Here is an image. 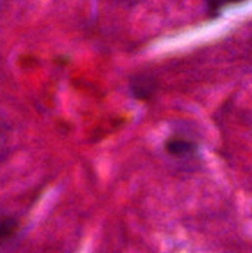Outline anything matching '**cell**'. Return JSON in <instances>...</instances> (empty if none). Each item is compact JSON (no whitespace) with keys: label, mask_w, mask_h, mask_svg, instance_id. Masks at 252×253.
<instances>
[{"label":"cell","mask_w":252,"mask_h":253,"mask_svg":"<svg viewBox=\"0 0 252 253\" xmlns=\"http://www.w3.org/2000/svg\"><path fill=\"white\" fill-rule=\"evenodd\" d=\"M165 150L175 157H186L196 153V145L186 138H171L165 144Z\"/></svg>","instance_id":"obj_1"},{"label":"cell","mask_w":252,"mask_h":253,"mask_svg":"<svg viewBox=\"0 0 252 253\" xmlns=\"http://www.w3.org/2000/svg\"><path fill=\"white\" fill-rule=\"evenodd\" d=\"M132 90L135 93V96H141V98H146L149 96L151 92H153V87H151V83L147 82L146 79H141L140 82L135 80L132 83Z\"/></svg>","instance_id":"obj_2"},{"label":"cell","mask_w":252,"mask_h":253,"mask_svg":"<svg viewBox=\"0 0 252 253\" xmlns=\"http://www.w3.org/2000/svg\"><path fill=\"white\" fill-rule=\"evenodd\" d=\"M0 142H1V133H0Z\"/></svg>","instance_id":"obj_3"}]
</instances>
